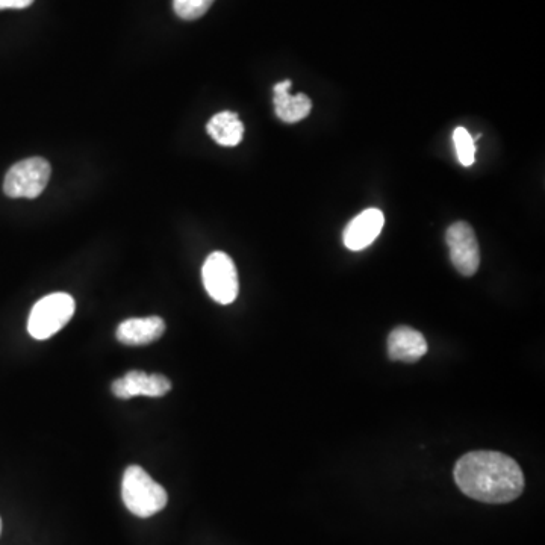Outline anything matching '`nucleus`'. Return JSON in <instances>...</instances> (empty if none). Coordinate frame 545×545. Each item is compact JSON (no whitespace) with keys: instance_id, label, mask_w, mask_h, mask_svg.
<instances>
[{"instance_id":"1","label":"nucleus","mask_w":545,"mask_h":545,"mask_svg":"<svg viewBox=\"0 0 545 545\" xmlns=\"http://www.w3.org/2000/svg\"><path fill=\"white\" fill-rule=\"evenodd\" d=\"M456 485L477 502L503 505L523 494L524 474L520 465L500 452L467 453L455 465Z\"/></svg>"},{"instance_id":"2","label":"nucleus","mask_w":545,"mask_h":545,"mask_svg":"<svg viewBox=\"0 0 545 545\" xmlns=\"http://www.w3.org/2000/svg\"><path fill=\"white\" fill-rule=\"evenodd\" d=\"M122 497L129 512L140 518L158 514L169 502L166 489L138 465L126 468L123 474Z\"/></svg>"},{"instance_id":"3","label":"nucleus","mask_w":545,"mask_h":545,"mask_svg":"<svg viewBox=\"0 0 545 545\" xmlns=\"http://www.w3.org/2000/svg\"><path fill=\"white\" fill-rule=\"evenodd\" d=\"M76 303L70 294L53 293L35 303L28 320V332L35 340H47L60 332L75 314Z\"/></svg>"},{"instance_id":"4","label":"nucleus","mask_w":545,"mask_h":545,"mask_svg":"<svg viewBox=\"0 0 545 545\" xmlns=\"http://www.w3.org/2000/svg\"><path fill=\"white\" fill-rule=\"evenodd\" d=\"M202 279L206 293L220 305H231L237 299L240 291L237 267L225 252H214L206 258Z\"/></svg>"},{"instance_id":"5","label":"nucleus","mask_w":545,"mask_h":545,"mask_svg":"<svg viewBox=\"0 0 545 545\" xmlns=\"http://www.w3.org/2000/svg\"><path fill=\"white\" fill-rule=\"evenodd\" d=\"M50 169L49 162L40 156L23 159L11 167L10 172L5 176L4 191L8 197L13 199H35L43 193L44 188L49 184Z\"/></svg>"},{"instance_id":"6","label":"nucleus","mask_w":545,"mask_h":545,"mask_svg":"<svg viewBox=\"0 0 545 545\" xmlns=\"http://www.w3.org/2000/svg\"><path fill=\"white\" fill-rule=\"evenodd\" d=\"M450 259L462 276H473L480 265V249L476 234L468 223L458 222L447 229Z\"/></svg>"},{"instance_id":"7","label":"nucleus","mask_w":545,"mask_h":545,"mask_svg":"<svg viewBox=\"0 0 545 545\" xmlns=\"http://www.w3.org/2000/svg\"><path fill=\"white\" fill-rule=\"evenodd\" d=\"M113 394L119 399L132 397H162L172 390V382L162 374H147L144 371H129L113 384Z\"/></svg>"},{"instance_id":"8","label":"nucleus","mask_w":545,"mask_h":545,"mask_svg":"<svg viewBox=\"0 0 545 545\" xmlns=\"http://www.w3.org/2000/svg\"><path fill=\"white\" fill-rule=\"evenodd\" d=\"M384 225V212L376 208L365 209L344 229V246L353 252L367 249L379 237Z\"/></svg>"},{"instance_id":"9","label":"nucleus","mask_w":545,"mask_h":545,"mask_svg":"<svg viewBox=\"0 0 545 545\" xmlns=\"http://www.w3.org/2000/svg\"><path fill=\"white\" fill-rule=\"evenodd\" d=\"M427 352V343L421 332L409 326H399L388 337V356L391 361L414 364Z\"/></svg>"},{"instance_id":"10","label":"nucleus","mask_w":545,"mask_h":545,"mask_svg":"<svg viewBox=\"0 0 545 545\" xmlns=\"http://www.w3.org/2000/svg\"><path fill=\"white\" fill-rule=\"evenodd\" d=\"M166 331V323L161 317L129 318L117 327V340L126 346H146L155 343Z\"/></svg>"},{"instance_id":"11","label":"nucleus","mask_w":545,"mask_h":545,"mask_svg":"<svg viewBox=\"0 0 545 545\" xmlns=\"http://www.w3.org/2000/svg\"><path fill=\"white\" fill-rule=\"evenodd\" d=\"M291 81H282L273 88L276 116L284 123H297L311 114L312 102L306 94H291Z\"/></svg>"},{"instance_id":"12","label":"nucleus","mask_w":545,"mask_h":545,"mask_svg":"<svg viewBox=\"0 0 545 545\" xmlns=\"http://www.w3.org/2000/svg\"><path fill=\"white\" fill-rule=\"evenodd\" d=\"M206 131L215 143L225 147L238 146L244 137V125L240 116L232 111L215 114L206 125Z\"/></svg>"},{"instance_id":"13","label":"nucleus","mask_w":545,"mask_h":545,"mask_svg":"<svg viewBox=\"0 0 545 545\" xmlns=\"http://www.w3.org/2000/svg\"><path fill=\"white\" fill-rule=\"evenodd\" d=\"M453 143H455L456 153H458V159L462 166H473L476 161V143H474L470 132L465 128H456L453 132Z\"/></svg>"},{"instance_id":"14","label":"nucleus","mask_w":545,"mask_h":545,"mask_svg":"<svg viewBox=\"0 0 545 545\" xmlns=\"http://www.w3.org/2000/svg\"><path fill=\"white\" fill-rule=\"evenodd\" d=\"M214 4V0H173L175 13L184 20L200 19Z\"/></svg>"},{"instance_id":"15","label":"nucleus","mask_w":545,"mask_h":545,"mask_svg":"<svg viewBox=\"0 0 545 545\" xmlns=\"http://www.w3.org/2000/svg\"><path fill=\"white\" fill-rule=\"evenodd\" d=\"M34 0H0V10H23L32 5Z\"/></svg>"},{"instance_id":"16","label":"nucleus","mask_w":545,"mask_h":545,"mask_svg":"<svg viewBox=\"0 0 545 545\" xmlns=\"http://www.w3.org/2000/svg\"><path fill=\"white\" fill-rule=\"evenodd\" d=\"M0 533H2V520H0Z\"/></svg>"}]
</instances>
